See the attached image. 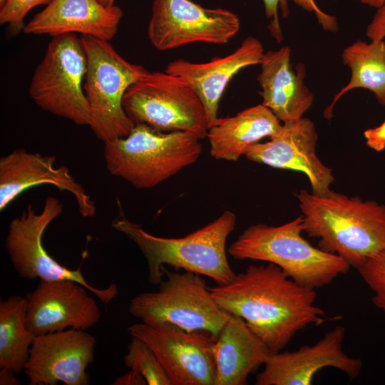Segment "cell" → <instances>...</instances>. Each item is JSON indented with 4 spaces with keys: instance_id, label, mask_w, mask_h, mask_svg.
Returning <instances> with one entry per match:
<instances>
[{
    "instance_id": "44dd1931",
    "label": "cell",
    "mask_w": 385,
    "mask_h": 385,
    "mask_svg": "<svg viewBox=\"0 0 385 385\" xmlns=\"http://www.w3.org/2000/svg\"><path fill=\"white\" fill-rule=\"evenodd\" d=\"M215 385H245L250 374L265 364L270 354L265 342L240 317L231 315L215 338Z\"/></svg>"
},
{
    "instance_id": "cb8c5ba5",
    "label": "cell",
    "mask_w": 385,
    "mask_h": 385,
    "mask_svg": "<svg viewBox=\"0 0 385 385\" xmlns=\"http://www.w3.org/2000/svg\"><path fill=\"white\" fill-rule=\"evenodd\" d=\"M27 299L14 295L0 302V369H24L36 336L26 327Z\"/></svg>"
},
{
    "instance_id": "d6a6232c",
    "label": "cell",
    "mask_w": 385,
    "mask_h": 385,
    "mask_svg": "<svg viewBox=\"0 0 385 385\" xmlns=\"http://www.w3.org/2000/svg\"><path fill=\"white\" fill-rule=\"evenodd\" d=\"M14 372L4 368L0 369V385H19L20 382Z\"/></svg>"
},
{
    "instance_id": "e575fe53",
    "label": "cell",
    "mask_w": 385,
    "mask_h": 385,
    "mask_svg": "<svg viewBox=\"0 0 385 385\" xmlns=\"http://www.w3.org/2000/svg\"><path fill=\"white\" fill-rule=\"evenodd\" d=\"M100 1L102 4L105 5L106 6H112L114 4L115 0H98Z\"/></svg>"
},
{
    "instance_id": "1f68e13d",
    "label": "cell",
    "mask_w": 385,
    "mask_h": 385,
    "mask_svg": "<svg viewBox=\"0 0 385 385\" xmlns=\"http://www.w3.org/2000/svg\"><path fill=\"white\" fill-rule=\"evenodd\" d=\"M145 378L138 371L130 369L125 374L117 377L112 385H146Z\"/></svg>"
},
{
    "instance_id": "5b68a950",
    "label": "cell",
    "mask_w": 385,
    "mask_h": 385,
    "mask_svg": "<svg viewBox=\"0 0 385 385\" xmlns=\"http://www.w3.org/2000/svg\"><path fill=\"white\" fill-rule=\"evenodd\" d=\"M200 140L190 132H161L138 123L127 136L104 142L106 166L135 188H154L197 160Z\"/></svg>"
},
{
    "instance_id": "9c48e42d",
    "label": "cell",
    "mask_w": 385,
    "mask_h": 385,
    "mask_svg": "<svg viewBox=\"0 0 385 385\" xmlns=\"http://www.w3.org/2000/svg\"><path fill=\"white\" fill-rule=\"evenodd\" d=\"M87 60L81 38L75 34L53 37L36 66L29 96L41 108L90 125L91 114L83 90Z\"/></svg>"
},
{
    "instance_id": "ac0fdd59",
    "label": "cell",
    "mask_w": 385,
    "mask_h": 385,
    "mask_svg": "<svg viewBox=\"0 0 385 385\" xmlns=\"http://www.w3.org/2000/svg\"><path fill=\"white\" fill-rule=\"evenodd\" d=\"M264 53L262 43L248 36L227 56L205 63L178 59L170 62L165 71L183 78L194 90L205 108L209 128L217 118L219 102L231 78L241 69L260 64Z\"/></svg>"
},
{
    "instance_id": "277c9868",
    "label": "cell",
    "mask_w": 385,
    "mask_h": 385,
    "mask_svg": "<svg viewBox=\"0 0 385 385\" xmlns=\"http://www.w3.org/2000/svg\"><path fill=\"white\" fill-rule=\"evenodd\" d=\"M302 232V215L279 226L252 225L230 245L227 252L237 260L274 264L299 285L314 289L349 272L351 267L344 259L314 247Z\"/></svg>"
},
{
    "instance_id": "83f0119b",
    "label": "cell",
    "mask_w": 385,
    "mask_h": 385,
    "mask_svg": "<svg viewBox=\"0 0 385 385\" xmlns=\"http://www.w3.org/2000/svg\"><path fill=\"white\" fill-rule=\"evenodd\" d=\"M265 14L270 20L268 29L273 38L280 43L283 36L280 28L278 8L280 9L283 18H287L289 14L287 0H263Z\"/></svg>"
},
{
    "instance_id": "3957f363",
    "label": "cell",
    "mask_w": 385,
    "mask_h": 385,
    "mask_svg": "<svg viewBox=\"0 0 385 385\" xmlns=\"http://www.w3.org/2000/svg\"><path fill=\"white\" fill-rule=\"evenodd\" d=\"M235 224V215L225 210L216 220L180 238L150 234L141 225L128 220L122 212L111 225L138 247L148 263L150 283L158 285L163 281L162 268L168 265L207 276L222 285L236 275L226 254L227 239Z\"/></svg>"
},
{
    "instance_id": "6da1fadb",
    "label": "cell",
    "mask_w": 385,
    "mask_h": 385,
    "mask_svg": "<svg viewBox=\"0 0 385 385\" xmlns=\"http://www.w3.org/2000/svg\"><path fill=\"white\" fill-rule=\"evenodd\" d=\"M216 303L242 318L271 353L283 349L300 330L325 321L314 289L299 285L272 263L250 265L225 284L209 287Z\"/></svg>"
},
{
    "instance_id": "4dcf8cb0",
    "label": "cell",
    "mask_w": 385,
    "mask_h": 385,
    "mask_svg": "<svg viewBox=\"0 0 385 385\" xmlns=\"http://www.w3.org/2000/svg\"><path fill=\"white\" fill-rule=\"evenodd\" d=\"M366 144L375 151L385 149V120L379 126L366 129L364 132Z\"/></svg>"
},
{
    "instance_id": "8992f818",
    "label": "cell",
    "mask_w": 385,
    "mask_h": 385,
    "mask_svg": "<svg viewBox=\"0 0 385 385\" xmlns=\"http://www.w3.org/2000/svg\"><path fill=\"white\" fill-rule=\"evenodd\" d=\"M86 60L83 90L91 114L90 127L103 142L127 136L134 123L123 100L128 88L147 71L124 59L108 41L82 36Z\"/></svg>"
},
{
    "instance_id": "ffe728a7",
    "label": "cell",
    "mask_w": 385,
    "mask_h": 385,
    "mask_svg": "<svg viewBox=\"0 0 385 385\" xmlns=\"http://www.w3.org/2000/svg\"><path fill=\"white\" fill-rule=\"evenodd\" d=\"M257 81L262 88V104L282 122L297 120L311 108L314 95L304 83L305 66L293 70L291 48L283 46L264 53Z\"/></svg>"
},
{
    "instance_id": "4fadbf2b",
    "label": "cell",
    "mask_w": 385,
    "mask_h": 385,
    "mask_svg": "<svg viewBox=\"0 0 385 385\" xmlns=\"http://www.w3.org/2000/svg\"><path fill=\"white\" fill-rule=\"evenodd\" d=\"M96 337L72 329L36 336L24 373L29 385H88L86 369L94 359Z\"/></svg>"
},
{
    "instance_id": "d4e9b609",
    "label": "cell",
    "mask_w": 385,
    "mask_h": 385,
    "mask_svg": "<svg viewBox=\"0 0 385 385\" xmlns=\"http://www.w3.org/2000/svg\"><path fill=\"white\" fill-rule=\"evenodd\" d=\"M123 361L130 369L139 372L145 378L148 385H172L157 356L150 347L138 337H131Z\"/></svg>"
},
{
    "instance_id": "d590c367",
    "label": "cell",
    "mask_w": 385,
    "mask_h": 385,
    "mask_svg": "<svg viewBox=\"0 0 385 385\" xmlns=\"http://www.w3.org/2000/svg\"><path fill=\"white\" fill-rule=\"evenodd\" d=\"M6 0H0V6H1L4 3Z\"/></svg>"
},
{
    "instance_id": "2e32d148",
    "label": "cell",
    "mask_w": 385,
    "mask_h": 385,
    "mask_svg": "<svg viewBox=\"0 0 385 385\" xmlns=\"http://www.w3.org/2000/svg\"><path fill=\"white\" fill-rule=\"evenodd\" d=\"M318 134L314 123L302 117L283 123L279 132L269 141L254 145L245 157L272 168L302 172L308 178L312 192L324 195L334 182L332 170L316 155Z\"/></svg>"
},
{
    "instance_id": "f546056e",
    "label": "cell",
    "mask_w": 385,
    "mask_h": 385,
    "mask_svg": "<svg viewBox=\"0 0 385 385\" xmlns=\"http://www.w3.org/2000/svg\"><path fill=\"white\" fill-rule=\"evenodd\" d=\"M366 34L370 41H379L385 38V2L376 9L366 28Z\"/></svg>"
},
{
    "instance_id": "4316f807",
    "label": "cell",
    "mask_w": 385,
    "mask_h": 385,
    "mask_svg": "<svg viewBox=\"0 0 385 385\" xmlns=\"http://www.w3.org/2000/svg\"><path fill=\"white\" fill-rule=\"evenodd\" d=\"M52 0H6L0 6V24L6 25L13 34L24 30V19L35 6L48 4Z\"/></svg>"
},
{
    "instance_id": "8fae6325",
    "label": "cell",
    "mask_w": 385,
    "mask_h": 385,
    "mask_svg": "<svg viewBox=\"0 0 385 385\" xmlns=\"http://www.w3.org/2000/svg\"><path fill=\"white\" fill-rule=\"evenodd\" d=\"M128 332L150 347L172 385H215V337L209 332H189L168 322L135 323Z\"/></svg>"
},
{
    "instance_id": "d6986e66",
    "label": "cell",
    "mask_w": 385,
    "mask_h": 385,
    "mask_svg": "<svg viewBox=\"0 0 385 385\" xmlns=\"http://www.w3.org/2000/svg\"><path fill=\"white\" fill-rule=\"evenodd\" d=\"M122 16L120 7L106 6L98 0H52L25 24L23 31L53 37L79 33L109 41L116 34Z\"/></svg>"
},
{
    "instance_id": "30bf717a",
    "label": "cell",
    "mask_w": 385,
    "mask_h": 385,
    "mask_svg": "<svg viewBox=\"0 0 385 385\" xmlns=\"http://www.w3.org/2000/svg\"><path fill=\"white\" fill-rule=\"evenodd\" d=\"M62 202L53 196L46 198L40 212L29 204L21 214L11 220L5 240V248L18 275L27 279H71L84 286L103 304L118 294L116 284L106 288L91 284L80 269L71 270L55 260L45 250L42 237L49 224L63 211Z\"/></svg>"
},
{
    "instance_id": "603a6c76",
    "label": "cell",
    "mask_w": 385,
    "mask_h": 385,
    "mask_svg": "<svg viewBox=\"0 0 385 385\" xmlns=\"http://www.w3.org/2000/svg\"><path fill=\"white\" fill-rule=\"evenodd\" d=\"M342 60L350 68L351 78L325 109V118L330 119L336 103L346 93L355 88L371 91L379 104L385 106V41L368 43L359 39L343 50Z\"/></svg>"
},
{
    "instance_id": "5bb4252c",
    "label": "cell",
    "mask_w": 385,
    "mask_h": 385,
    "mask_svg": "<svg viewBox=\"0 0 385 385\" xmlns=\"http://www.w3.org/2000/svg\"><path fill=\"white\" fill-rule=\"evenodd\" d=\"M346 329L337 326L314 345H304L294 351L271 353L263 370L257 375L256 385H311L315 374L325 367L343 371L350 380L361 369L359 358L343 350Z\"/></svg>"
},
{
    "instance_id": "ba28073f",
    "label": "cell",
    "mask_w": 385,
    "mask_h": 385,
    "mask_svg": "<svg viewBox=\"0 0 385 385\" xmlns=\"http://www.w3.org/2000/svg\"><path fill=\"white\" fill-rule=\"evenodd\" d=\"M123 108L134 124L161 132L188 131L207 137L205 108L183 78L167 72L147 71L126 91Z\"/></svg>"
},
{
    "instance_id": "836d02e7",
    "label": "cell",
    "mask_w": 385,
    "mask_h": 385,
    "mask_svg": "<svg viewBox=\"0 0 385 385\" xmlns=\"http://www.w3.org/2000/svg\"><path fill=\"white\" fill-rule=\"evenodd\" d=\"M359 1L361 4L374 7L376 9L380 8L385 2V0H359Z\"/></svg>"
},
{
    "instance_id": "7c38bea8",
    "label": "cell",
    "mask_w": 385,
    "mask_h": 385,
    "mask_svg": "<svg viewBox=\"0 0 385 385\" xmlns=\"http://www.w3.org/2000/svg\"><path fill=\"white\" fill-rule=\"evenodd\" d=\"M233 12L204 8L190 0H154L148 27V38L165 51L195 43L223 44L239 31Z\"/></svg>"
},
{
    "instance_id": "484cf974",
    "label": "cell",
    "mask_w": 385,
    "mask_h": 385,
    "mask_svg": "<svg viewBox=\"0 0 385 385\" xmlns=\"http://www.w3.org/2000/svg\"><path fill=\"white\" fill-rule=\"evenodd\" d=\"M357 270L373 292V304L385 314V249L369 259Z\"/></svg>"
},
{
    "instance_id": "7a4b0ae2",
    "label": "cell",
    "mask_w": 385,
    "mask_h": 385,
    "mask_svg": "<svg viewBox=\"0 0 385 385\" xmlns=\"http://www.w3.org/2000/svg\"><path fill=\"white\" fill-rule=\"evenodd\" d=\"M296 197L304 232L319 239V248L339 255L350 267L359 269L385 249L384 205L332 190L324 195L301 190Z\"/></svg>"
},
{
    "instance_id": "7402d4cb",
    "label": "cell",
    "mask_w": 385,
    "mask_h": 385,
    "mask_svg": "<svg viewBox=\"0 0 385 385\" xmlns=\"http://www.w3.org/2000/svg\"><path fill=\"white\" fill-rule=\"evenodd\" d=\"M280 122L262 104L232 117L217 118L207 134L210 155L216 160L237 161L262 138L277 135L282 126Z\"/></svg>"
},
{
    "instance_id": "9a60e30c",
    "label": "cell",
    "mask_w": 385,
    "mask_h": 385,
    "mask_svg": "<svg viewBox=\"0 0 385 385\" xmlns=\"http://www.w3.org/2000/svg\"><path fill=\"white\" fill-rule=\"evenodd\" d=\"M86 289L71 279L40 280L26 297V327L36 337L92 327L100 320L101 311Z\"/></svg>"
},
{
    "instance_id": "e0dca14e",
    "label": "cell",
    "mask_w": 385,
    "mask_h": 385,
    "mask_svg": "<svg viewBox=\"0 0 385 385\" xmlns=\"http://www.w3.org/2000/svg\"><path fill=\"white\" fill-rule=\"evenodd\" d=\"M53 155H43L17 148L0 158V211L30 188L41 184L54 185L72 194L84 217L96 215V207L84 188L65 165L55 166Z\"/></svg>"
},
{
    "instance_id": "52a82bcc",
    "label": "cell",
    "mask_w": 385,
    "mask_h": 385,
    "mask_svg": "<svg viewBox=\"0 0 385 385\" xmlns=\"http://www.w3.org/2000/svg\"><path fill=\"white\" fill-rule=\"evenodd\" d=\"M167 279L156 292H142L130 302L128 311L142 322H170L187 331H204L217 337L230 314L213 299L200 274L171 272L162 268Z\"/></svg>"
},
{
    "instance_id": "f1b7e54d",
    "label": "cell",
    "mask_w": 385,
    "mask_h": 385,
    "mask_svg": "<svg viewBox=\"0 0 385 385\" xmlns=\"http://www.w3.org/2000/svg\"><path fill=\"white\" fill-rule=\"evenodd\" d=\"M297 6L305 11L314 12L319 23L326 31L336 32L338 29L337 18L324 13L316 4L314 0H292Z\"/></svg>"
}]
</instances>
